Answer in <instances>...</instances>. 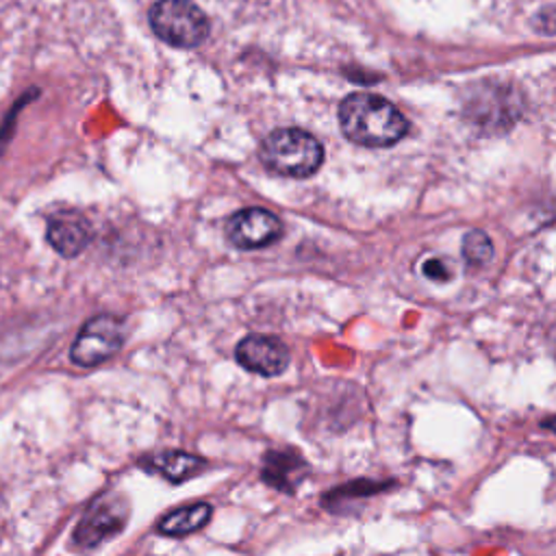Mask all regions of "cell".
<instances>
[{"label":"cell","mask_w":556,"mask_h":556,"mask_svg":"<svg viewBox=\"0 0 556 556\" xmlns=\"http://www.w3.org/2000/svg\"><path fill=\"white\" fill-rule=\"evenodd\" d=\"M280 232H282L280 219L271 211L258 208V206L241 208L235 215H230V219L226 222L228 241L241 250L267 248L274 241H278Z\"/></svg>","instance_id":"8992f818"},{"label":"cell","mask_w":556,"mask_h":556,"mask_svg":"<svg viewBox=\"0 0 556 556\" xmlns=\"http://www.w3.org/2000/svg\"><path fill=\"white\" fill-rule=\"evenodd\" d=\"M421 271L430 278V280H437V282H445L450 280V267L441 261V258H428L424 265H421Z\"/></svg>","instance_id":"4fadbf2b"},{"label":"cell","mask_w":556,"mask_h":556,"mask_svg":"<svg viewBox=\"0 0 556 556\" xmlns=\"http://www.w3.org/2000/svg\"><path fill=\"white\" fill-rule=\"evenodd\" d=\"M46 237H48V243L61 256L72 258V256H78L91 241V228L83 215L65 211V213H56L48 219Z\"/></svg>","instance_id":"ba28073f"},{"label":"cell","mask_w":556,"mask_h":556,"mask_svg":"<svg viewBox=\"0 0 556 556\" xmlns=\"http://www.w3.org/2000/svg\"><path fill=\"white\" fill-rule=\"evenodd\" d=\"M258 156L274 174L306 178L319 169L324 148L311 132L302 128H276L261 143Z\"/></svg>","instance_id":"7a4b0ae2"},{"label":"cell","mask_w":556,"mask_h":556,"mask_svg":"<svg viewBox=\"0 0 556 556\" xmlns=\"http://www.w3.org/2000/svg\"><path fill=\"white\" fill-rule=\"evenodd\" d=\"M237 363L258 376H278L289 365L287 345L271 334H248L237 343Z\"/></svg>","instance_id":"52a82bcc"},{"label":"cell","mask_w":556,"mask_h":556,"mask_svg":"<svg viewBox=\"0 0 556 556\" xmlns=\"http://www.w3.org/2000/svg\"><path fill=\"white\" fill-rule=\"evenodd\" d=\"M304 460L295 454V452H282V450H274L267 452L263 458V471L261 478L263 482H267L274 489L293 493L300 478V469H304Z\"/></svg>","instance_id":"30bf717a"},{"label":"cell","mask_w":556,"mask_h":556,"mask_svg":"<svg viewBox=\"0 0 556 556\" xmlns=\"http://www.w3.org/2000/svg\"><path fill=\"white\" fill-rule=\"evenodd\" d=\"M128 519V504L117 493L100 495L91 502V506L85 510L83 519L78 521L74 530V543L78 547H98L100 543L115 536Z\"/></svg>","instance_id":"5b68a950"},{"label":"cell","mask_w":556,"mask_h":556,"mask_svg":"<svg viewBox=\"0 0 556 556\" xmlns=\"http://www.w3.org/2000/svg\"><path fill=\"white\" fill-rule=\"evenodd\" d=\"M463 258L471 267L486 265L493 258V241L482 230H469L463 237Z\"/></svg>","instance_id":"7c38bea8"},{"label":"cell","mask_w":556,"mask_h":556,"mask_svg":"<svg viewBox=\"0 0 556 556\" xmlns=\"http://www.w3.org/2000/svg\"><path fill=\"white\" fill-rule=\"evenodd\" d=\"M211 515H213V508L206 502L180 506L169 510L165 517H161L156 523V530L165 536H187L200 530L211 519Z\"/></svg>","instance_id":"8fae6325"},{"label":"cell","mask_w":556,"mask_h":556,"mask_svg":"<svg viewBox=\"0 0 556 556\" xmlns=\"http://www.w3.org/2000/svg\"><path fill=\"white\" fill-rule=\"evenodd\" d=\"M124 343V326L115 315H96L72 343L70 358L80 367H96L109 361Z\"/></svg>","instance_id":"277c9868"},{"label":"cell","mask_w":556,"mask_h":556,"mask_svg":"<svg viewBox=\"0 0 556 556\" xmlns=\"http://www.w3.org/2000/svg\"><path fill=\"white\" fill-rule=\"evenodd\" d=\"M341 132L358 146L389 148L408 132L406 117L382 96L350 93L339 104Z\"/></svg>","instance_id":"6da1fadb"},{"label":"cell","mask_w":556,"mask_h":556,"mask_svg":"<svg viewBox=\"0 0 556 556\" xmlns=\"http://www.w3.org/2000/svg\"><path fill=\"white\" fill-rule=\"evenodd\" d=\"M148 20L154 35L176 48H195L208 37L204 11L189 0H159Z\"/></svg>","instance_id":"3957f363"},{"label":"cell","mask_w":556,"mask_h":556,"mask_svg":"<svg viewBox=\"0 0 556 556\" xmlns=\"http://www.w3.org/2000/svg\"><path fill=\"white\" fill-rule=\"evenodd\" d=\"M141 465L148 467L150 471L161 473L165 480L176 482V484L189 480L191 476L200 473L206 467L204 458H200L195 454H189V452H180V450L159 452V454H154L150 458H143Z\"/></svg>","instance_id":"9c48e42d"}]
</instances>
